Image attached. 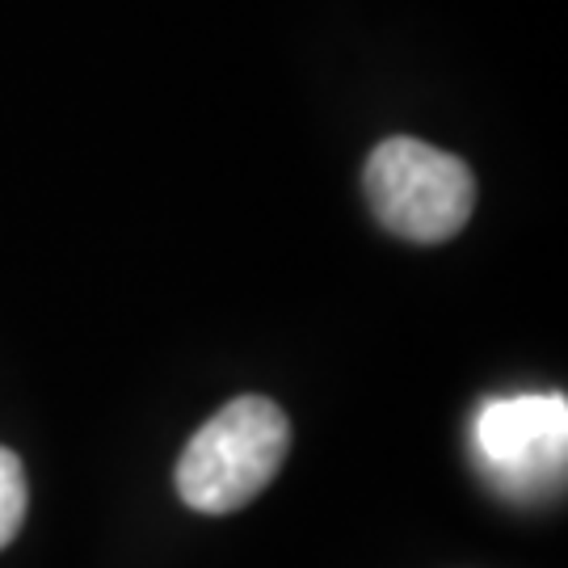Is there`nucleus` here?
Instances as JSON below:
<instances>
[{
  "label": "nucleus",
  "mask_w": 568,
  "mask_h": 568,
  "mask_svg": "<svg viewBox=\"0 0 568 568\" xmlns=\"http://www.w3.org/2000/svg\"><path fill=\"white\" fill-rule=\"evenodd\" d=\"M291 447V422L265 396H236L178 459V497L199 514H236L262 493Z\"/></svg>",
  "instance_id": "obj_1"
},
{
  "label": "nucleus",
  "mask_w": 568,
  "mask_h": 568,
  "mask_svg": "<svg viewBox=\"0 0 568 568\" xmlns=\"http://www.w3.org/2000/svg\"><path fill=\"white\" fill-rule=\"evenodd\" d=\"M366 203L375 220L413 244L459 236L476 206V178L459 156L413 135H392L366 156Z\"/></svg>",
  "instance_id": "obj_2"
},
{
  "label": "nucleus",
  "mask_w": 568,
  "mask_h": 568,
  "mask_svg": "<svg viewBox=\"0 0 568 568\" xmlns=\"http://www.w3.org/2000/svg\"><path fill=\"white\" fill-rule=\"evenodd\" d=\"M476 459L506 497H544L565 480L568 405L560 392L501 396L476 413Z\"/></svg>",
  "instance_id": "obj_3"
},
{
  "label": "nucleus",
  "mask_w": 568,
  "mask_h": 568,
  "mask_svg": "<svg viewBox=\"0 0 568 568\" xmlns=\"http://www.w3.org/2000/svg\"><path fill=\"white\" fill-rule=\"evenodd\" d=\"M26 471H21V459L13 450L0 447V548L13 544V535L21 530V518H26Z\"/></svg>",
  "instance_id": "obj_4"
}]
</instances>
